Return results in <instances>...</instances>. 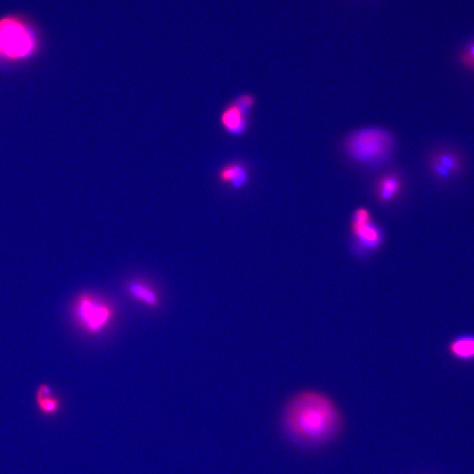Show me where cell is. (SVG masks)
I'll return each instance as SVG.
<instances>
[{
	"instance_id": "1",
	"label": "cell",
	"mask_w": 474,
	"mask_h": 474,
	"mask_svg": "<svg viewBox=\"0 0 474 474\" xmlns=\"http://www.w3.org/2000/svg\"><path fill=\"white\" fill-rule=\"evenodd\" d=\"M282 430L296 445H328L341 433V410L332 398L319 390L304 389L293 393L284 406Z\"/></svg>"
},
{
	"instance_id": "2",
	"label": "cell",
	"mask_w": 474,
	"mask_h": 474,
	"mask_svg": "<svg viewBox=\"0 0 474 474\" xmlns=\"http://www.w3.org/2000/svg\"><path fill=\"white\" fill-rule=\"evenodd\" d=\"M38 48V33L28 21L15 15L0 18V62L26 61Z\"/></svg>"
},
{
	"instance_id": "3",
	"label": "cell",
	"mask_w": 474,
	"mask_h": 474,
	"mask_svg": "<svg viewBox=\"0 0 474 474\" xmlns=\"http://www.w3.org/2000/svg\"><path fill=\"white\" fill-rule=\"evenodd\" d=\"M395 140L387 130L366 128L350 133L345 142L346 154L353 161L366 165H377L391 156Z\"/></svg>"
},
{
	"instance_id": "4",
	"label": "cell",
	"mask_w": 474,
	"mask_h": 474,
	"mask_svg": "<svg viewBox=\"0 0 474 474\" xmlns=\"http://www.w3.org/2000/svg\"><path fill=\"white\" fill-rule=\"evenodd\" d=\"M115 313L111 304L91 293L79 295L72 306L76 325L90 335L104 332L115 318Z\"/></svg>"
},
{
	"instance_id": "5",
	"label": "cell",
	"mask_w": 474,
	"mask_h": 474,
	"mask_svg": "<svg viewBox=\"0 0 474 474\" xmlns=\"http://www.w3.org/2000/svg\"><path fill=\"white\" fill-rule=\"evenodd\" d=\"M352 234L354 249L359 256L368 255L382 247L383 233L373 222L368 209L360 208L353 213Z\"/></svg>"
},
{
	"instance_id": "6",
	"label": "cell",
	"mask_w": 474,
	"mask_h": 474,
	"mask_svg": "<svg viewBox=\"0 0 474 474\" xmlns=\"http://www.w3.org/2000/svg\"><path fill=\"white\" fill-rule=\"evenodd\" d=\"M256 105V99L250 93L237 96L229 102L220 115V124L227 133L234 138L245 135L248 129L249 113Z\"/></svg>"
},
{
	"instance_id": "7",
	"label": "cell",
	"mask_w": 474,
	"mask_h": 474,
	"mask_svg": "<svg viewBox=\"0 0 474 474\" xmlns=\"http://www.w3.org/2000/svg\"><path fill=\"white\" fill-rule=\"evenodd\" d=\"M217 180L221 185L233 191L245 188L250 180V172L245 165L240 162L226 163L217 172Z\"/></svg>"
},
{
	"instance_id": "8",
	"label": "cell",
	"mask_w": 474,
	"mask_h": 474,
	"mask_svg": "<svg viewBox=\"0 0 474 474\" xmlns=\"http://www.w3.org/2000/svg\"><path fill=\"white\" fill-rule=\"evenodd\" d=\"M402 179L397 173H386L376 183V198L382 204H389L402 193Z\"/></svg>"
},
{
	"instance_id": "9",
	"label": "cell",
	"mask_w": 474,
	"mask_h": 474,
	"mask_svg": "<svg viewBox=\"0 0 474 474\" xmlns=\"http://www.w3.org/2000/svg\"><path fill=\"white\" fill-rule=\"evenodd\" d=\"M35 404L44 416H54L62 409L61 400L55 395L52 387L45 383L41 384L36 389Z\"/></svg>"
},
{
	"instance_id": "10",
	"label": "cell",
	"mask_w": 474,
	"mask_h": 474,
	"mask_svg": "<svg viewBox=\"0 0 474 474\" xmlns=\"http://www.w3.org/2000/svg\"><path fill=\"white\" fill-rule=\"evenodd\" d=\"M126 291L133 299L145 304L149 308L156 309L160 305L158 293L141 280H133L129 282L126 285Z\"/></svg>"
},
{
	"instance_id": "11",
	"label": "cell",
	"mask_w": 474,
	"mask_h": 474,
	"mask_svg": "<svg viewBox=\"0 0 474 474\" xmlns=\"http://www.w3.org/2000/svg\"><path fill=\"white\" fill-rule=\"evenodd\" d=\"M450 354L459 360L474 359V335H464L454 339L449 346Z\"/></svg>"
},
{
	"instance_id": "12",
	"label": "cell",
	"mask_w": 474,
	"mask_h": 474,
	"mask_svg": "<svg viewBox=\"0 0 474 474\" xmlns=\"http://www.w3.org/2000/svg\"><path fill=\"white\" fill-rule=\"evenodd\" d=\"M430 160L446 167V169H448L449 171L452 172L453 175L461 172V159H460L459 156L454 152H447V150L436 152Z\"/></svg>"
},
{
	"instance_id": "13",
	"label": "cell",
	"mask_w": 474,
	"mask_h": 474,
	"mask_svg": "<svg viewBox=\"0 0 474 474\" xmlns=\"http://www.w3.org/2000/svg\"><path fill=\"white\" fill-rule=\"evenodd\" d=\"M430 165L433 175L439 179L448 180L453 176L452 172L449 171L448 169H446V167H443L439 163L430 160Z\"/></svg>"
},
{
	"instance_id": "14",
	"label": "cell",
	"mask_w": 474,
	"mask_h": 474,
	"mask_svg": "<svg viewBox=\"0 0 474 474\" xmlns=\"http://www.w3.org/2000/svg\"><path fill=\"white\" fill-rule=\"evenodd\" d=\"M461 60L469 68L474 69V58H470V56L463 54L461 56Z\"/></svg>"
},
{
	"instance_id": "15",
	"label": "cell",
	"mask_w": 474,
	"mask_h": 474,
	"mask_svg": "<svg viewBox=\"0 0 474 474\" xmlns=\"http://www.w3.org/2000/svg\"><path fill=\"white\" fill-rule=\"evenodd\" d=\"M464 54L470 56V58H474V42L472 43L468 48H467L466 51Z\"/></svg>"
}]
</instances>
